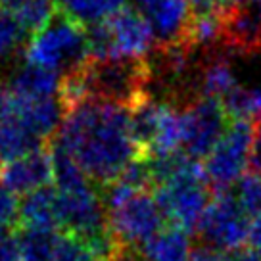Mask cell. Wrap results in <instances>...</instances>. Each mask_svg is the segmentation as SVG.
<instances>
[{"mask_svg": "<svg viewBox=\"0 0 261 261\" xmlns=\"http://www.w3.org/2000/svg\"><path fill=\"white\" fill-rule=\"evenodd\" d=\"M17 221H19L17 196L0 182V234H8V230Z\"/></svg>", "mask_w": 261, "mask_h": 261, "instance_id": "25", "label": "cell"}, {"mask_svg": "<svg viewBox=\"0 0 261 261\" xmlns=\"http://www.w3.org/2000/svg\"><path fill=\"white\" fill-rule=\"evenodd\" d=\"M255 127L250 121H230L204 162V175L210 188L225 192L246 177L252 163Z\"/></svg>", "mask_w": 261, "mask_h": 261, "instance_id": "6", "label": "cell"}, {"mask_svg": "<svg viewBox=\"0 0 261 261\" xmlns=\"http://www.w3.org/2000/svg\"><path fill=\"white\" fill-rule=\"evenodd\" d=\"M255 0H228V6H250Z\"/></svg>", "mask_w": 261, "mask_h": 261, "instance_id": "33", "label": "cell"}, {"mask_svg": "<svg viewBox=\"0 0 261 261\" xmlns=\"http://www.w3.org/2000/svg\"><path fill=\"white\" fill-rule=\"evenodd\" d=\"M248 242H250V246H252V252L261 257V217H257V219L252 221Z\"/></svg>", "mask_w": 261, "mask_h": 261, "instance_id": "29", "label": "cell"}, {"mask_svg": "<svg viewBox=\"0 0 261 261\" xmlns=\"http://www.w3.org/2000/svg\"><path fill=\"white\" fill-rule=\"evenodd\" d=\"M19 225L21 228L58 230L60 213H58L56 188L46 187L33 194L23 196V202L19 204Z\"/></svg>", "mask_w": 261, "mask_h": 261, "instance_id": "13", "label": "cell"}, {"mask_svg": "<svg viewBox=\"0 0 261 261\" xmlns=\"http://www.w3.org/2000/svg\"><path fill=\"white\" fill-rule=\"evenodd\" d=\"M192 252L188 232L175 227L163 228L142 248L146 261H190Z\"/></svg>", "mask_w": 261, "mask_h": 261, "instance_id": "17", "label": "cell"}, {"mask_svg": "<svg viewBox=\"0 0 261 261\" xmlns=\"http://www.w3.org/2000/svg\"><path fill=\"white\" fill-rule=\"evenodd\" d=\"M140 14L146 17L155 41L162 46H169L185 39L187 27L192 19L190 0H137Z\"/></svg>", "mask_w": 261, "mask_h": 261, "instance_id": "10", "label": "cell"}, {"mask_svg": "<svg viewBox=\"0 0 261 261\" xmlns=\"http://www.w3.org/2000/svg\"><path fill=\"white\" fill-rule=\"evenodd\" d=\"M225 12H194L185 39L190 48H213L225 39Z\"/></svg>", "mask_w": 261, "mask_h": 261, "instance_id": "19", "label": "cell"}, {"mask_svg": "<svg viewBox=\"0 0 261 261\" xmlns=\"http://www.w3.org/2000/svg\"><path fill=\"white\" fill-rule=\"evenodd\" d=\"M253 173H261V121L253 135V146H252V163Z\"/></svg>", "mask_w": 261, "mask_h": 261, "instance_id": "28", "label": "cell"}, {"mask_svg": "<svg viewBox=\"0 0 261 261\" xmlns=\"http://www.w3.org/2000/svg\"><path fill=\"white\" fill-rule=\"evenodd\" d=\"M0 261H21L17 237L14 234H0Z\"/></svg>", "mask_w": 261, "mask_h": 261, "instance_id": "26", "label": "cell"}, {"mask_svg": "<svg viewBox=\"0 0 261 261\" xmlns=\"http://www.w3.org/2000/svg\"><path fill=\"white\" fill-rule=\"evenodd\" d=\"M52 2H54V0H52Z\"/></svg>", "mask_w": 261, "mask_h": 261, "instance_id": "35", "label": "cell"}, {"mask_svg": "<svg viewBox=\"0 0 261 261\" xmlns=\"http://www.w3.org/2000/svg\"><path fill=\"white\" fill-rule=\"evenodd\" d=\"M23 56L25 64L60 77L77 73L90 62L87 29L64 14H56L46 27L29 37Z\"/></svg>", "mask_w": 261, "mask_h": 261, "instance_id": "3", "label": "cell"}, {"mask_svg": "<svg viewBox=\"0 0 261 261\" xmlns=\"http://www.w3.org/2000/svg\"><path fill=\"white\" fill-rule=\"evenodd\" d=\"M104 29L110 42L112 60L144 62V58L154 50L155 35L140 10L127 8L104 21Z\"/></svg>", "mask_w": 261, "mask_h": 261, "instance_id": "9", "label": "cell"}, {"mask_svg": "<svg viewBox=\"0 0 261 261\" xmlns=\"http://www.w3.org/2000/svg\"><path fill=\"white\" fill-rule=\"evenodd\" d=\"M237 200L250 217H261V173H250L238 182Z\"/></svg>", "mask_w": 261, "mask_h": 261, "instance_id": "23", "label": "cell"}, {"mask_svg": "<svg viewBox=\"0 0 261 261\" xmlns=\"http://www.w3.org/2000/svg\"><path fill=\"white\" fill-rule=\"evenodd\" d=\"M56 192L60 228H64V234H71L83 242H94L110 234L106 205L90 180L77 187L56 188Z\"/></svg>", "mask_w": 261, "mask_h": 261, "instance_id": "7", "label": "cell"}, {"mask_svg": "<svg viewBox=\"0 0 261 261\" xmlns=\"http://www.w3.org/2000/svg\"><path fill=\"white\" fill-rule=\"evenodd\" d=\"M194 12H223L228 8V0H190Z\"/></svg>", "mask_w": 261, "mask_h": 261, "instance_id": "27", "label": "cell"}, {"mask_svg": "<svg viewBox=\"0 0 261 261\" xmlns=\"http://www.w3.org/2000/svg\"><path fill=\"white\" fill-rule=\"evenodd\" d=\"M102 200L108 213V230L121 250L144 248L163 230L162 207L148 190H137L115 179L106 185Z\"/></svg>", "mask_w": 261, "mask_h": 261, "instance_id": "2", "label": "cell"}, {"mask_svg": "<svg viewBox=\"0 0 261 261\" xmlns=\"http://www.w3.org/2000/svg\"><path fill=\"white\" fill-rule=\"evenodd\" d=\"M227 261H261V257L255 255L252 250H240V252L232 253Z\"/></svg>", "mask_w": 261, "mask_h": 261, "instance_id": "31", "label": "cell"}, {"mask_svg": "<svg viewBox=\"0 0 261 261\" xmlns=\"http://www.w3.org/2000/svg\"><path fill=\"white\" fill-rule=\"evenodd\" d=\"M0 8L6 10L19 27L31 35L46 27L56 16L52 0H0Z\"/></svg>", "mask_w": 261, "mask_h": 261, "instance_id": "18", "label": "cell"}, {"mask_svg": "<svg viewBox=\"0 0 261 261\" xmlns=\"http://www.w3.org/2000/svg\"><path fill=\"white\" fill-rule=\"evenodd\" d=\"M250 227L252 219L238 204L237 194L225 190L212 198L196 232L205 250L232 255L248 244Z\"/></svg>", "mask_w": 261, "mask_h": 261, "instance_id": "5", "label": "cell"}, {"mask_svg": "<svg viewBox=\"0 0 261 261\" xmlns=\"http://www.w3.org/2000/svg\"><path fill=\"white\" fill-rule=\"evenodd\" d=\"M62 79L58 73L35 67L31 64L19 65L12 73L8 85L19 96L27 98H58L62 90Z\"/></svg>", "mask_w": 261, "mask_h": 261, "instance_id": "15", "label": "cell"}, {"mask_svg": "<svg viewBox=\"0 0 261 261\" xmlns=\"http://www.w3.org/2000/svg\"><path fill=\"white\" fill-rule=\"evenodd\" d=\"M223 42L240 54H252L261 50V16L253 4L228 6L225 12Z\"/></svg>", "mask_w": 261, "mask_h": 261, "instance_id": "12", "label": "cell"}, {"mask_svg": "<svg viewBox=\"0 0 261 261\" xmlns=\"http://www.w3.org/2000/svg\"><path fill=\"white\" fill-rule=\"evenodd\" d=\"M150 65L130 60H106L89 62L77 71L87 96L96 100L115 102L125 108H133L146 94V83L150 79Z\"/></svg>", "mask_w": 261, "mask_h": 261, "instance_id": "4", "label": "cell"}, {"mask_svg": "<svg viewBox=\"0 0 261 261\" xmlns=\"http://www.w3.org/2000/svg\"><path fill=\"white\" fill-rule=\"evenodd\" d=\"M54 146L71 155L90 180L110 185L140 154L133 137L129 108L90 98L69 108Z\"/></svg>", "mask_w": 261, "mask_h": 261, "instance_id": "1", "label": "cell"}, {"mask_svg": "<svg viewBox=\"0 0 261 261\" xmlns=\"http://www.w3.org/2000/svg\"><path fill=\"white\" fill-rule=\"evenodd\" d=\"M227 117L232 121H261V83L252 87H238L225 100H221Z\"/></svg>", "mask_w": 261, "mask_h": 261, "instance_id": "20", "label": "cell"}, {"mask_svg": "<svg viewBox=\"0 0 261 261\" xmlns=\"http://www.w3.org/2000/svg\"><path fill=\"white\" fill-rule=\"evenodd\" d=\"M50 180H54L52 155L44 148L4 163L0 171V182L16 196H27L46 188Z\"/></svg>", "mask_w": 261, "mask_h": 261, "instance_id": "11", "label": "cell"}, {"mask_svg": "<svg viewBox=\"0 0 261 261\" xmlns=\"http://www.w3.org/2000/svg\"><path fill=\"white\" fill-rule=\"evenodd\" d=\"M58 238V230L21 228L17 234L21 261H52Z\"/></svg>", "mask_w": 261, "mask_h": 261, "instance_id": "21", "label": "cell"}, {"mask_svg": "<svg viewBox=\"0 0 261 261\" xmlns=\"http://www.w3.org/2000/svg\"><path fill=\"white\" fill-rule=\"evenodd\" d=\"M253 6H255V10L259 12V16H261V0H255V2H253Z\"/></svg>", "mask_w": 261, "mask_h": 261, "instance_id": "34", "label": "cell"}, {"mask_svg": "<svg viewBox=\"0 0 261 261\" xmlns=\"http://www.w3.org/2000/svg\"><path fill=\"white\" fill-rule=\"evenodd\" d=\"M25 41V31L6 10L0 8V64L16 54Z\"/></svg>", "mask_w": 261, "mask_h": 261, "instance_id": "22", "label": "cell"}, {"mask_svg": "<svg viewBox=\"0 0 261 261\" xmlns=\"http://www.w3.org/2000/svg\"><path fill=\"white\" fill-rule=\"evenodd\" d=\"M52 261H96L87 242L71 234H60Z\"/></svg>", "mask_w": 261, "mask_h": 261, "instance_id": "24", "label": "cell"}, {"mask_svg": "<svg viewBox=\"0 0 261 261\" xmlns=\"http://www.w3.org/2000/svg\"><path fill=\"white\" fill-rule=\"evenodd\" d=\"M114 261H146V259H144V257H139L137 253H133L130 250H121V252L114 257Z\"/></svg>", "mask_w": 261, "mask_h": 261, "instance_id": "32", "label": "cell"}, {"mask_svg": "<svg viewBox=\"0 0 261 261\" xmlns=\"http://www.w3.org/2000/svg\"><path fill=\"white\" fill-rule=\"evenodd\" d=\"M227 114L219 100L198 96L180 110L182 154L192 160H205L227 129Z\"/></svg>", "mask_w": 261, "mask_h": 261, "instance_id": "8", "label": "cell"}, {"mask_svg": "<svg viewBox=\"0 0 261 261\" xmlns=\"http://www.w3.org/2000/svg\"><path fill=\"white\" fill-rule=\"evenodd\" d=\"M238 87V75L228 56H213L202 65L198 75V90L202 98L221 102Z\"/></svg>", "mask_w": 261, "mask_h": 261, "instance_id": "14", "label": "cell"}, {"mask_svg": "<svg viewBox=\"0 0 261 261\" xmlns=\"http://www.w3.org/2000/svg\"><path fill=\"white\" fill-rule=\"evenodd\" d=\"M129 0H62V14L83 27H94L127 8Z\"/></svg>", "mask_w": 261, "mask_h": 261, "instance_id": "16", "label": "cell"}, {"mask_svg": "<svg viewBox=\"0 0 261 261\" xmlns=\"http://www.w3.org/2000/svg\"><path fill=\"white\" fill-rule=\"evenodd\" d=\"M190 261H227V259H223L221 253L205 250V248H200V250H194V252H192Z\"/></svg>", "mask_w": 261, "mask_h": 261, "instance_id": "30", "label": "cell"}]
</instances>
